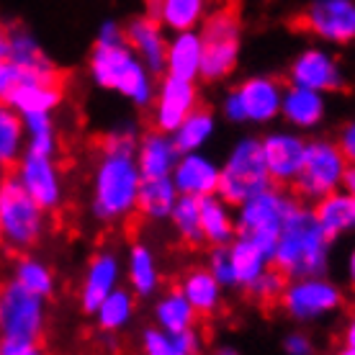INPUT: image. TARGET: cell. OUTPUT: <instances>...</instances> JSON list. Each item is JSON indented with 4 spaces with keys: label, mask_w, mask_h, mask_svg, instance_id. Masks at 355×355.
I'll return each mask as SVG.
<instances>
[{
    "label": "cell",
    "mask_w": 355,
    "mask_h": 355,
    "mask_svg": "<svg viewBox=\"0 0 355 355\" xmlns=\"http://www.w3.org/2000/svg\"><path fill=\"white\" fill-rule=\"evenodd\" d=\"M0 291H3V286H0Z\"/></svg>",
    "instance_id": "cell-54"
},
{
    "label": "cell",
    "mask_w": 355,
    "mask_h": 355,
    "mask_svg": "<svg viewBox=\"0 0 355 355\" xmlns=\"http://www.w3.org/2000/svg\"><path fill=\"white\" fill-rule=\"evenodd\" d=\"M214 355H240V353L230 345H222V347H216V350H214Z\"/></svg>",
    "instance_id": "cell-48"
},
{
    "label": "cell",
    "mask_w": 355,
    "mask_h": 355,
    "mask_svg": "<svg viewBox=\"0 0 355 355\" xmlns=\"http://www.w3.org/2000/svg\"><path fill=\"white\" fill-rule=\"evenodd\" d=\"M196 314L180 288H170L155 302V324L168 332H186L196 327Z\"/></svg>",
    "instance_id": "cell-33"
},
{
    "label": "cell",
    "mask_w": 355,
    "mask_h": 355,
    "mask_svg": "<svg viewBox=\"0 0 355 355\" xmlns=\"http://www.w3.org/2000/svg\"><path fill=\"white\" fill-rule=\"evenodd\" d=\"M147 16L157 18L165 31L198 28L209 16V0H147Z\"/></svg>",
    "instance_id": "cell-24"
},
{
    "label": "cell",
    "mask_w": 355,
    "mask_h": 355,
    "mask_svg": "<svg viewBox=\"0 0 355 355\" xmlns=\"http://www.w3.org/2000/svg\"><path fill=\"white\" fill-rule=\"evenodd\" d=\"M142 134L134 129V124H119L114 129H108L103 137V150H119V152H134L139 144Z\"/></svg>",
    "instance_id": "cell-41"
},
{
    "label": "cell",
    "mask_w": 355,
    "mask_h": 355,
    "mask_svg": "<svg viewBox=\"0 0 355 355\" xmlns=\"http://www.w3.org/2000/svg\"><path fill=\"white\" fill-rule=\"evenodd\" d=\"M170 224H173L178 237L188 245L204 242V237H201V209H198V198H193V196H178L175 206L170 211Z\"/></svg>",
    "instance_id": "cell-38"
},
{
    "label": "cell",
    "mask_w": 355,
    "mask_h": 355,
    "mask_svg": "<svg viewBox=\"0 0 355 355\" xmlns=\"http://www.w3.org/2000/svg\"><path fill=\"white\" fill-rule=\"evenodd\" d=\"M338 355H355V347H347V345H345Z\"/></svg>",
    "instance_id": "cell-50"
},
{
    "label": "cell",
    "mask_w": 355,
    "mask_h": 355,
    "mask_svg": "<svg viewBox=\"0 0 355 355\" xmlns=\"http://www.w3.org/2000/svg\"><path fill=\"white\" fill-rule=\"evenodd\" d=\"M286 284H288V278L273 266V268H266V270L252 281V286H250L248 291L252 293L258 302L270 304V302H278V299H281Z\"/></svg>",
    "instance_id": "cell-39"
},
{
    "label": "cell",
    "mask_w": 355,
    "mask_h": 355,
    "mask_svg": "<svg viewBox=\"0 0 355 355\" xmlns=\"http://www.w3.org/2000/svg\"><path fill=\"white\" fill-rule=\"evenodd\" d=\"M126 44L150 72L160 78L165 72V57H168V34L157 18L152 16H134L124 24Z\"/></svg>",
    "instance_id": "cell-17"
},
{
    "label": "cell",
    "mask_w": 355,
    "mask_h": 355,
    "mask_svg": "<svg viewBox=\"0 0 355 355\" xmlns=\"http://www.w3.org/2000/svg\"><path fill=\"white\" fill-rule=\"evenodd\" d=\"M311 209L317 214L322 230L327 232L332 240L355 232V196L343 191V188L320 198Z\"/></svg>",
    "instance_id": "cell-27"
},
{
    "label": "cell",
    "mask_w": 355,
    "mask_h": 355,
    "mask_svg": "<svg viewBox=\"0 0 355 355\" xmlns=\"http://www.w3.org/2000/svg\"><path fill=\"white\" fill-rule=\"evenodd\" d=\"M196 106H198V85L193 80H180V78H173V75H160L150 106L152 129L173 134Z\"/></svg>",
    "instance_id": "cell-12"
},
{
    "label": "cell",
    "mask_w": 355,
    "mask_h": 355,
    "mask_svg": "<svg viewBox=\"0 0 355 355\" xmlns=\"http://www.w3.org/2000/svg\"><path fill=\"white\" fill-rule=\"evenodd\" d=\"M134 299L137 296H134L132 288H121V286L114 288L103 302L98 304V309L93 311L98 327L103 332H121L134 317V306H137Z\"/></svg>",
    "instance_id": "cell-35"
},
{
    "label": "cell",
    "mask_w": 355,
    "mask_h": 355,
    "mask_svg": "<svg viewBox=\"0 0 355 355\" xmlns=\"http://www.w3.org/2000/svg\"><path fill=\"white\" fill-rule=\"evenodd\" d=\"M260 147L273 186H291L302 170L306 139L296 129H275L260 139Z\"/></svg>",
    "instance_id": "cell-16"
},
{
    "label": "cell",
    "mask_w": 355,
    "mask_h": 355,
    "mask_svg": "<svg viewBox=\"0 0 355 355\" xmlns=\"http://www.w3.org/2000/svg\"><path fill=\"white\" fill-rule=\"evenodd\" d=\"M24 355H44V353H42L39 347H31V350H26V353H24Z\"/></svg>",
    "instance_id": "cell-51"
},
{
    "label": "cell",
    "mask_w": 355,
    "mask_h": 355,
    "mask_svg": "<svg viewBox=\"0 0 355 355\" xmlns=\"http://www.w3.org/2000/svg\"><path fill=\"white\" fill-rule=\"evenodd\" d=\"M178 288L188 299V304L193 306V311L198 317H211L214 311L222 306L224 286L209 273V268H191L180 278Z\"/></svg>",
    "instance_id": "cell-26"
},
{
    "label": "cell",
    "mask_w": 355,
    "mask_h": 355,
    "mask_svg": "<svg viewBox=\"0 0 355 355\" xmlns=\"http://www.w3.org/2000/svg\"><path fill=\"white\" fill-rule=\"evenodd\" d=\"M288 83L320 93H335L345 88V72L335 54L322 46H306L288 64Z\"/></svg>",
    "instance_id": "cell-14"
},
{
    "label": "cell",
    "mask_w": 355,
    "mask_h": 355,
    "mask_svg": "<svg viewBox=\"0 0 355 355\" xmlns=\"http://www.w3.org/2000/svg\"><path fill=\"white\" fill-rule=\"evenodd\" d=\"M178 157H180V152H178L173 137L160 129L144 132L134 150V160L139 165L142 178H170Z\"/></svg>",
    "instance_id": "cell-23"
},
{
    "label": "cell",
    "mask_w": 355,
    "mask_h": 355,
    "mask_svg": "<svg viewBox=\"0 0 355 355\" xmlns=\"http://www.w3.org/2000/svg\"><path fill=\"white\" fill-rule=\"evenodd\" d=\"M230 258L234 270V288H245V291L266 268H270V258L245 237H234L230 242Z\"/></svg>",
    "instance_id": "cell-31"
},
{
    "label": "cell",
    "mask_w": 355,
    "mask_h": 355,
    "mask_svg": "<svg viewBox=\"0 0 355 355\" xmlns=\"http://www.w3.org/2000/svg\"><path fill=\"white\" fill-rule=\"evenodd\" d=\"M347 160L338 142L332 139H306V152L299 175L293 180V193L306 204H317L320 198L338 191Z\"/></svg>",
    "instance_id": "cell-10"
},
{
    "label": "cell",
    "mask_w": 355,
    "mask_h": 355,
    "mask_svg": "<svg viewBox=\"0 0 355 355\" xmlns=\"http://www.w3.org/2000/svg\"><path fill=\"white\" fill-rule=\"evenodd\" d=\"M0 245H3V232H0Z\"/></svg>",
    "instance_id": "cell-52"
},
{
    "label": "cell",
    "mask_w": 355,
    "mask_h": 355,
    "mask_svg": "<svg viewBox=\"0 0 355 355\" xmlns=\"http://www.w3.org/2000/svg\"><path fill=\"white\" fill-rule=\"evenodd\" d=\"M338 144H340V150H343V155H345V160L355 162V119L347 121V124L340 129Z\"/></svg>",
    "instance_id": "cell-44"
},
{
    "label": "cell",
    "mask_w": 355,
    "mask_h": 355,
    "mask_svg": "<svg viewBox=\"0 0 355 355\" xmlns=\"http://www.w3.org/2000/svg\"><path fill=\"white\" fill-rule=\"evenodd\" d=\"M8 175H10V173H8V165L0 160V186H3V180H6Z\"/></svg>",
    "instance_id": "cell-49"
},
{
    "label": "cell",
    "mask_w": 355,
    "mask_h": 355,
    "mask_svg": "<svg viewBox=\"0 0 355 355\" xmlns=\"http://www.w3.org/2000/svg\"><path fill=\"white\" fill-rule=\"evenodd\" d=\"M201 34V80L204 83H222L227 80L237 62L242 49V28L240 18L232 8L211 10L198 26Z\"/></svg>",
    "instance_id": "cell-7"
},
{
    "label": "cell",
    "mask_w": 355,
    "mask_h": 355,
    "mask_svg": "<svg viewBox=\"0 0 355 355\" xmlns=\"http://www.w3.org/2000/svg\"><path fill=\"white\" fill-rule=\"evenodd\" d=\"M44 329V299L16 281L0 291V355H24Z\"/></svg>",
    "instance_id": "cell-4"
},
{
    "label": "cell",
    "mask_w": 355,
    "mask_h": 355,
    "mask_svg": "<svg viewBox=\"0 0 355 355\" xmlns=\"http://www.w3.org/2000/svg\"><path fill=\"white\" fill-rule=\"evenodd\" d=\"M209 273L224 286V288H230L234 286V270H232V258H230V245H219V248H211L209 252Z\"/></svg>",
    "instance_id": "cell-40"
},
{
    "label": "cell",
    "mask_w": 355,
    "mask_h": 355,
    "mask_svg": "<svg viewBox=\"0 0 355 355\" xmlns=\"http://www.w3.org/2000/svg\"><path fill=\"white\" fill-rule=\"evenodd\" d=\"M90 80L98 88L119 93L137 108H150L157 75L144 67V62L129 49L126 42L121 44H93L88 57Z\"/></svg>",
    "instance_id": "cell-3"
},
{
    "label": "cell",
    "mask_w": 355,
    "mask_h": 355,
    "mask_svg": "<svg viewBox=\"0 0 355 355\" xmlns=\"http://www.w3.org/2000/svg\"><path fill=\"white\" fill-rule=\"evenodd\" d=\"M270 186H273V180H270V173H268L266 160H263L260 139L258 137H242L219 165V191L216 193L237 209L248 198Z\"/></svg>",
    "instance_id": "cell-6"
},
{
    "label": "cell",
    "mask_w": 355,
    "mask_h": 355,
    "mask_svg": "<svg viewBox=\"0 0 355 355\" xmlns=\"http://www.w3.org/2000/svg\"><path fill=\"white\" fill-rule=\"evenodd\" d=\"M24 129H26V152L34 155H57V126L54 114H28L24 116Z\"/></svg>",
    "instance_id": "cell-37"
},
{
    "label": "cell",
    "mask_w": 355,
    "mask_h": 355,
    "mask_svg": "<svg viewBox=\"0 0 355 355\" xmlns=\"http://www.w3.org/2000/svg\"><path fill=\"white\" fill-rule=\"evenodd\" d=\"M302 26L327 44L355 42V0H311L302 13Z\"/></svg>",
    "instance_id": "cell-13"
},
{
    "label": "cell",
    "mask_w": 355,
    "mask_h": 355,
    "mask_svg": "<svg viewBox=\"0 0 355 355\" xmlns=\"http://www.w3.org/2000/svg\"><path fill=\"white\" fill-rule=\"evenodd\" d=\"M13 175L18 178V183L26 188V193L44 211H54L57 206L62 204V196H64L62 173L57 168L54 157L24 152L21 160L16 162V173Z\"/></svg>",
    "instance_id": "cell-15"
},
{
    "label": "cell",
    "mask_w": 355,
    "mask_h": 355,
    "mask_svg": "<svg viewBox=\"0 0 355 355\" xmlns=\"http://www.w3.org/2000/svg\"><path fill=\"white\" fill-rule=\"evenodd\" d=\"M26 152V129L24 116L10 106L8 101H0V160L6 165H16Z\"/></svg>",
    "instance_id": "cell-34"
},
{
    "label": "cell",
    "mask_w": 355,
    "mask_h": 355,
    "mask_svg": "<svg viewBox=\"0 0 355 355\" xmlns=\"http://www.w3.org/2000/svg\"><path fill=\"white\" fill-rule=\"evenodd\" d=\"M286 83L270 75H252L224 93L222 114L232 124L266 126L281 116V98Z\"/></svg>",
    "instance_id": "cell-9"
},
{
    "label": "cell",
    "mask_w": 355,
    "mask_h": 355,
    "mask_svg": "<svg viewBox=\"0 0 355 355\" xmlns=\"http://www.w3.org/2000/svg\"><path fill=\"white\" fill-rule=\"evenodd\" d=\"M170 178L180 196H193V198L214 196L219 191V162L204 155V150L183 152Z\"/></svg>",
    "instance_id": "cell-18"
},
{
    "label": "cell",
    "mask_w": 355,
    "mask_h": 355,
    "mask_svg": "<svg viewBox=\"0 0 355 355\" xmlns=\"http://www.w3.org/2000/svg\"><path fill=\"white\" fill-rule=\"evenodd\" d=\"M46 230V211L26 193L16 175L0 186V232L10 250H28L42 240Z\"/></svg>",
    "instance_id": "cell-8"
},
{
    "label": "cell",
    "mask_w": 355,
    "mask_h": 355,
    "mask_svg": "<svg viewBox=\"0 0 355 355\" xmlns=\"http://www.w3.org/2000/svg\"><path fill=\"white\" fill-rule=\"evenodd\" d=\"M343 340H345L347 347H355V314L350 317V320H347L345 332H343Z\"/></svg>",
    "instance_id": "cell-46"
},
{
    "label": "cell",
    "mask_w": 355,
    "mask_h": 355,
    "mask_svg": "<svg viewBox=\"0 0 355 355\" xmlns=\"http://www.w3.org/2000/svg\"><path fill=\"white\" fill-rule=\"evenodd\" d=\"M214 132H216V119H214V111H209L206 106L198 103V106H196L193 111L180 121V126H178L170 137H173L178 152L183 155V152L204 150L206 142L214 137Z\"/></svg>",
    "instance_id": "cell-30"
},
{
    "label": "cell",
    "mask_w": 355,
    "mask_h": 355,
    "mask_svg": "<svg viewBox=\"0 0 355 355\" xmlns=\"http://www.w3.org/2000/svg\"><path fill=\"white\" fill-rule=\"evenodd\" d=\"M340 188L355 196V162H347L345 173H343V183H340Z\"/></svg>",
    "instance_id": "cell-45"
},
{
    "label": "cell",
    "mask_w": 355,
    "mask_h": 355,
    "mask_svg": "<svg viewBox=\"0 0 355 355\" xmlns=\"http://www.w3.org/2000/svg\"><path fill=\"white\" fill-rule=\"evenodd\" d=\"M327 114V98L320 90H309L302 85L286 83L281 98V119L296 132H309L324 121Z\"/></svg>",
    "instance_id": "cell-19"
},
{
    "label": "cell",
    "mask_w": 355,
    "mask_h": 355,
    "mask_svg": "<svg viewBox=\"0 0 355 355\" xmlns=\"http://www.w3.org/2000/svg\"><path fill=\"white\" fill-rule=\"evenodd\" d=\"M345 273H347V281H350V286H353V288H355V248L350 250V255H347Z\"/></svg>",
    "instance_id": "cell-47"
},
{
    "label": "cell",
    "mask_w": 355,
    "mask_h": 355,
    "mask_svg": "<svg viewBox=\"0 0 355 355\" xmlns=\"http://www.w3.org/2000/svg\"><path fill=\"white\" fill-rule=\"evenodd\" d=\"M299 198L291 196L284 186H270L255 193L245 204L237 206L234 222H237V237H245L252 245H258L268 258H273L278 232L284 227L286 216Z\"/></svg>",
    "instance_id": "cell-5"
},
{
    "label": "cell",
    "mask_w": 355,
    "mask_h": 355,
    "mask_svg": "<svg viewBox=\"0 0 355 355\" xmlns=\"http://www.w3.org/2000/svg\"><path fill=\"white\" fill-rule=\"evenodd\" d=\"M126 275H129V288L134 296L150 299L160 288V268H157V258L147 245L137 242L129 250V260H126Z\"/></svg>",
    "instance_id": "cell-29"
},
{
    "label": "cell",
    "mask_w": 355,
    "mask_h": 355,
    "mask_svg": "<svg viewBox=\"0 0 355 355\" xmlns=\"http://www.w3.org/2000/svg\"><path fill=\"white\" fill-rule=\"evenodd\" d=\"M126 42V34H124V24H119V21H103L96 31V42L93 44H121Z\"/></svg>",
    "instance_id": "cell-42"
},
{
    "label": "cell",
    "mask_w": 355,
    "mask_h": 355,
    "mask_svg": "<svg viewBox=\"0 0 355 355\" xmlns=\"http://www.w3.org/2000/svg\"><path fill=\"white\" fill-rule=\"evenodd\" d=\"M144 355H198L201 350V335L196 327L186 332H168L160 327L144 329L142 335Z\"/></svg>",
    "instance_id": "cell-32"
},
{
    "label": "cell",
    "mask_w": 355,
    "mask_h": 355,
    "mask_svg": "<svg viewBox=\"0 0 355 355\" xmlns=\"http://www.w3.org/2000/svg\"><path fill=\"white\" fill-rule=\"evenodd\" d=\"M198 209H201V237H204V242H209L211 248H219V245H230L237 237V222H234L232 206L219 193L198 198Z\"/></svg>",
    "instance_id": "cell-25"
},
{
    "label": "cell",
    "mask_w": 355,
    "mask_h": 355,
    "mask_svg": "<svg viewBox=\"0 0 355 355\" xmlns=\"http://www.w3.org/2000/svg\"><path fill=\"white\" fill-rule=\"evenodd\" d=\"M119 281H121V260H119V255L111 252V250H103V252L93 255L80 286L83 309L93 314L98 309V304L103 302L114 288H119Z\"/></svg>",
    "instance_id": "cell-20"
},
{
    "label": "cell",
    "mask_w": 355,
    "mask_h": 355,
    "mask_svg": "<svg viewBox=\"0 0 355 355\" xmlns=\"http://www.w3.org/2000/svg\"><path fill=\"white\" fill-rule=\"evenodd\" d=\"M178 196L180 193H178L173 178H142V186L137 193V211L152 222L170 219Z\"/></svg>",
    "instance_id": "cell-28"
},
{
    "label": "cell",
    "mask_w": 355,
    "mask_h": 355,
    "mask_svg": "<svg viewBox=\"0 0 355 355\" xmlns=\"http://www.w3.org/2000/svg\"><path fill=\"white\" fill-rule=\"evenodd\" d=\"M286 314L296 322H317L335 314L343 304V293L324 275H306V278H288L281 293Z\"/></svg>",
    "instance_id": "cell-11"
},
{
    "label": "cell",
    "mask_w": 355,
    "mask_h": 355,
    "mask_svg": "<svg viewBox=\"0 0 355 355\" xmlns=\"http://www.w3.org/2000/svg\"><path fill=\"white\" fill-rule=\"evenodd\" d=\"M13 281H16L21 288H26L28 293H36V296H52L54 291V273L52 268L42 263L39 258H21L13 268Z\"/></svg>",
    "instance_id": "cell-36"
},
{
    "label": "cell",
    "mask_w": 355,
    "mask_h": 355,
    "mask_svg": "<svg viewBox=\"0 0 355 355\" xmlns=\"http://www.w3.org/2000/svg\"><path fill=\"white\" fill-rule=\"evenodd\" d=\"M222 3H232V0H222Z\"/></svg>",
    "instance_id": "cell-53"
},
{
    "label": "cell",
    "mask_w": 355,
    "mask_h": 355,
    "mask_svg": "<svg viewBox=\"0 0 355 355\" xmlns=\"http://www.w3.org/2000/svg\"><path fill=\"white\" fill-rule=\"evenodd\" d=\"M142 186V173L134 152L103 150L93 170V214L103 224L129 219L137 211V193Z\"/></svg>",
    "instance_id": "cell-2"
},
{
    "label": "cell",
    "mask_w": 355,
    "mask_h": 355,
    "mask_svg": "<svg viewBox=\"0 0 355 355\" xmlns=\"http://www.w3.org/2000/svg\"><path fill=\"white\" fill-rule=\"evenodd\" d=\"M332 237L322 230L314 209L306 204H293L278 232L270 266H275L286 278L324 275L329 268Z\"/></svg>",
    "instance_id": "cell-1"
},
{
    "label": "cell",
    "mask_w": 355,
    "mask_h": 355,
    "mask_svg": "<svg viewBox=\"0 0 355 355\" xmlns=\"http://www.w3.org/2000/svg\"><path fill=\"white\" fill-rule=\"evenodd\" d=\"M201 34L198 28H186V31H170L168 36V57H165V72L180 80H201Z\"/></svg>",
    "instance_id": "cell-22"
},
{
    "label": "cell",
    "mask_w": 355,
    "mask_h": 355,
    "mask_svg": "<svg viewBox=\"0 0 355 355\" xmlns=\"http://www.w3.org/2000/svg\"><path fill=\"white\" fill-rule=\"evenodd\" d=\"M284 353L286 355H314V343L304 332H288L284 338Z\"/></svg>",
    "instance_id": "cell-43"
},
{
    "label": "cell",
    "mask_w": 355,
    "mask_h": 355,
    "mask_svg": "<svg viewBox=\"0 0 355 355\" xmlns=\"http://www.w3.org/2000/svg\"><path fill=\"white\" fill-rule=\"evenodd\" d=\"M64 98V80H18L13 85L6 101L16 108L21 116L28 114H54L62 106Z\"/></svg>",
    "instance_id": "cell-21"
}]
</instances>
